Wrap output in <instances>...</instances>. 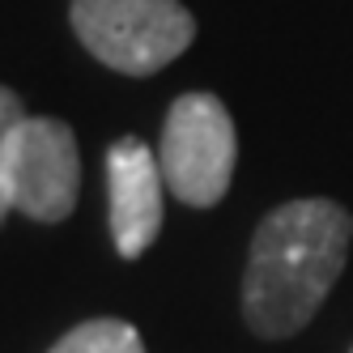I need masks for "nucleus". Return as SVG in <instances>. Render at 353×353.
Segmentation results:
<instances>
[{"label":"nucleus","instance_id":"obj_1","mask_svg":"<svg viewBox=\"0 0 353 353\" xmlns=\"http://www.w3.org/2000/svg\"><path fill=\"white\" fill-rule=\"evenodd\" d=\"M353 243V213L336 200L276 205L251 234L243 272V319L264 341L302 332L341 281Z\"/></svg>","mask_w":353,"mask_h":353},{"label":"nucleus","instance_id":"obj_3","mask_svg":"<svg viewBox=\"0 0 353 353\" xmlns=\"http://www.w3.org/2000/svg\"><path fill=\"white\" fill-rule=\"evenodd\" d=\"M158 162L170 196L192 209H213L230 192L239 137H234V119L217 94L196 90L174 98L162 123Z\"/></svg>","mask_w":353,"mask_h":353},{"label":"nucleus","instance_id":"obj_2","mask_svg":"<svg viewBox=\"0 0 353 353\" xmlns=\"http://www.w3.org/2000/svg\"><path fill=\"white\" fill-rule=\"evenodd\" d=\"M68 21L85 52L123 77H154L196 39L179 0H72Z\"/></svg>","mask_w":353,"mask_h":353},{"label":"nucleus","instance_id":"obj_7","mask_svg":"<svg viewBox=\"0 0 353 353\" xmlns=\"http://www.w3.org/2000/svg\"><path fill=\"white\" fill-rule=\"evenodd\" d=\"M26 115V107H21V98L9 90V85H0V162H5V141L13 132V123ZM13 209H9V200H5V183H0V221H5Z\"/></svg>","mask_w":353,"mask_h":353},{"label":"nucleus","instance_id":"obj_5","mask_svg":"<svg viewBox=\"0 0 353 353\" xmlns=\"http://www.w3.org/2000/svg\"><path fill=\"white\" fill-rule=\"evenodd\" d=\"M162 162L141 137H119L107 149L111 239L123 260H141L162 230Z\"/></svg>","mask_w":353,"mask_h":353},{"label":"nucleus","instance_id":"obj_6","mask_svg":"<svg viewBox=\"0 0 353 353\" xmlns=\"http://www.w3.org/2000/svg\"><path fill=\"white\" fill-rule=\"evenodd\" d=\"M47 353H145V341L141 332L128 323V319H85L77 323L72 332H64Z\"/></svg>","mask_w":353,"mask_h":353},{"label":"nucleus","instance_id":"obj_4","mask_svg":"<svg viewBox=\"0 0 353 353\" xmlns=\"http://www.w3.org/2000/svg\"><path fill=\"white\" fill-rule=\"evenodd\" d=\"M0 183L13 213L34 221H64L77 209L81 192V154L64 119L21 115L5 141Z\"/></svg>","mask_w":353,"mask_h":353}]
</instances>
